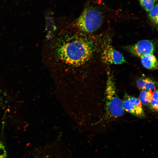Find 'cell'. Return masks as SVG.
Here are the masks:
<instances>
[{
    "instance_id": "1",
    "label": "cell",
    "mask_w": 158,
    "mask_h": 158,
    "mask_svg": "<svg viewBox=\"0 0 158 158\" xmlns=\"http://www.w3.org/2000/svg\"><path fill=\"white\" fill-rule=\"evenodd\" d=\"M56 25L44 44L45 65L58 83H85L97 49L95 40L92 35L79 33L66 23Z\"/></svg>"
},
{
    "instance_id": "2",
    "label": "cell",
    "mask_w": 158,
    "mask_h": 158,
    "mask_svg": "<svg viewBox=\"0 0 158 158\" xmlns=\"http://www.w3.org/2000/svg\"><path fill=\"white\" fill-rule=\"evenodd\" d=\"M98 0H87L78 17L68 23L72 28L81 33L92 35L102 25L104 16Z\"/></svg>"
},
{
    "instance_id": "3",
    "label": "cell",
    "mask_w": 158,
    "mask_h": 158,
    "mask_svg": "<svg viewBox=\"0 0 158 158\" xmlns=\"http://www.w3.org/2000/svg\"><path fill=\"white\" fill-rule=\"evenodd\" d=\"M105 115L108 119L116 118L123 115L124 112L122 101L118 95L113 76L109 71L105 91Z\"/></svg>"
},
{
    "instance_id": "4",
    "label": "cell",
    "mask_w": 158,
    "mask_h": 158,
    "mask_svg": "<svg viewBox=\"0 0 158 158\" xmlns=\"http://www.w3.org/2000/svg\"><path fill=\"white\" fill-rule=\"evenodd\" d=\"M122 103L124 111L138 118L145 116L142 104L139 99L125 94Z\"/></svg>"
},
{
    "instance_id": "5",
    "label": "cell",
    "mask_w": 158,
    "mask_h": 158,
    "mask_svg": "<svg viewBox=\"0 0 158 158\" xmlns=\"http://www.w3.org/2000/svg\"><path fill=\"white\" fill-rule=\"evenodd\" d=\"M124 48L133 55L140 58L147 54H153L155 46L151 40H143L134 44L125 46Z\"/></svg>"
},
{
    "instance_id": "6",
    "label": "cell",
    "mask_w": 158,
    "mask_h": 158,
    "mask_svg": "<svg viewBox=\"0 0 158 158\" xmlns=\"http://www.w3.org/2000/svg\"><path fill=\"white\" fill-rule=\"evenodd\" d=\"M101 59L102 62L108 64H121L126 62L122 55L110 45H107L104 49Z\"/></svg>"
},
{
    "instance_id": "7",
    "label": "cell",
    "mask_w": 158,
    "mask_h": 158,
    "mask_svg": "<svg viewBox=\"0 0 158 158\" xmlns=\"http://www.w3.org/2000/svg\"><path fill=\"white\" fill-rule=\"evenodd\" d=\"M156 83L152 79L148 77H142L137 80L136 85L139 89L154 91L156 89Z\"/></svg>"
},
{
    "instance_id": "8",
    "label": "cell",
    "mask_w": 158,
    "mask_h": 158,
    "mask_svg": "<svg viewBox=\"0 0 158 158\" xmlns=\"http://www.w3.org/2000/svg\"><path fill=\"white\" fill-rule=\"evenodd\" d=\"M140 58L142 64L146 68L151 70L157 68V60L153 54H147Z\"/></svg>"
},
{
    "instance_id": "9",
    "label": "cell",
    "mask_w": 158,
    "mask_h": 158,
    "mask_svg": "<svg viewBox=\"0 0 158 158\" xmlns=\"http://www.w3.org/2000/svg\"><path fill=\"white\" fill-rule=\"evenodd\" d=\"M152 92L153 91H152L142 90L139 95V99L142 104L148 106L152 97Z\"/></svg>"
},
{
    "instance_id": "10",
    "label": "cell",
    "mask_w": 158,
    "mask_h": 158,
    "mask_svg": "<svg viewBox=\"0 0 158 158\" xmlns=\"http://www.w3.org/2000/svg\"><path fill=\"white\" fill-rule=\"evenodd\" d=\"M148 106L154 111H158V91L157 89L153 91L152 97Z\"/></svg>"
},
{
    "instance_id": "11",
    "label": "cell",
    "mask_w": 158,
    "mask_h": 158,
    "mask_svg": "<svg viewBox=\"0 0 158 158\" xmlns=\"http://www.w3.org/2000/svg\"><path fill=\"white\" fill-rule=\"evenodd\" d=\"M148 17L151 21L155 24H158V4L154 6L149 11Z\"/></svg>"
},
{
    "instance_id": "12",
    "label": "cell",
    "mask_w": 158,
    "mask_h": 158,
    "mask_svg": "<svg viewBox=\"0 0 158 158\" xmlns=\"http://www.w3.org/2000/svg\"><path fill=\"white\" fill-rule=\"evenodd\" d=\"M142 7L147 12L149 11L154 6L156 0H138Z\"/></svg>"
},
{
    "instance_id": "13",
    "label": "cell",
    "mask_w": 158,
    "mask_h": 158,
    "mask_svg": "<svg viewBox=\"0 0 158 158\" xmlns=\"http://www.w3.org/2000/svg\"><path fill=\"white\" fill-rule=\"evenodd\" d=\"M7 152L3 143L0 140V158H6Z\"/></svg>"
}]
</instances>
